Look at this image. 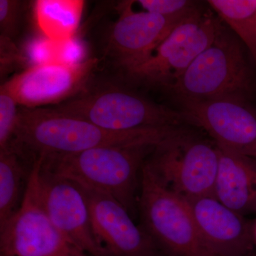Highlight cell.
Masks as SVG:
<instances>
[{"instance_id": "6da1fadb", "label": "cell", "mask_w": 256, "mask_h": 256, "mask_svg": "<svg viewBox=\"0 0 256 256\" xmlns=\"http://www.w3.org/2000/svg\"><path fill=\"white\" fill-rule=\"evenodd\" d=\"M178 128L132 131L104 129L53 108L18 109L12 140L8 148L33 164L40 158L78 153L104 146L156 144L180 131Z\"/></svg>"}, {"instance_id": "7a4b0ae2", "label": "cell", "mask_w": 256, "mask_h": 256, "mask_svg": "<svg viewBox=\"0 0 256 256\" xmlns=\"http://www.w3.org/2000/svg\"><path fill=\"white\" fill-rule=\"evenodd\" d=\"M156 146H104L74 154L47 156L41 158L42 169L112 197L132 216L138 210L143 166Z\"/></svg>"}, {"instance_id": "3957f363", "label": "cell", "mask_w": 256, "mask_h": 256, "mask_svg": "<svg viewBox=\"0 0 256 256\" xmlns=\"http://www.w3.org/2000/svg\"><path fill=\"white\" fill-rule=\"evenodd\" d=\"M238 37L222 25L213 42L190 64L169 90L182 102L217 98L247 100L254 77Z\"/></svg>"}, {"instance_id": "277c9868", "label": "cell", "mask_w": 256, "mask_h": 256, "mask_svg": "<svg viewBox=\"0 0 256 256\" xmlns=\"http://www.w3.org/2000/svg\"><path fill=\"white\" fill-rule=\"evenodd\" d=\"M52 108L108 130L178 128L186 122L182 112L148 100L126 88L95 85L92 80L80 94Z\"/></svg>"}, {"instance_id": "5b68a950", "label": "cell", "mask_w": 256, "mask_h": 256, "mask_svg": "<svg viewBox=\"0 0 256 256\" xmlns=\"http://www.w3.org/2000/svg\"><path fill=\"white\" fill-rule=\"evenodd\" d=\"M138 210L142 228L170 256H212L186 198L166 188L146 162L141 172Z\"/></svg>"}, {"instance_id": "8992f818", "label": "cell", "mask_w": 256, "mask_h": 256, "mask_svg": "<svg viewBox=\"0 0 256 256\" xmlns=\"http://www.w3.org/2000/svg\"><path fill=\"white\" fill-rule=\"evenodd\" d=\"M218 148L178 131L156 146L146 163L166 188L184 198L213 196Z\"/></svg>"}, {"instance_id": "52a82bcc", "label": "cell", "mask_w": 256, "mask_h": 256, "mask_svg": "<svg viewBox=\"0 0 256 256\" xmlns=\"http://www.w3.org/2000/svg\"><path fill=\"white\" fill-rule=\"evenodd\" d=\"M222 24L202 11L178 24L144 60L124 72L133 82L170 90L206 50Z\"/></svg>"}, {"instance_id": "ba28073f", "label": "cell", "mask_w": 256, "mask_h": 256, "mask_svg": "<svg viewBox=\"0 0 256 256\" xmlns=\"http://www.w3.org/2000/svg\"><path fill=\"white\" fill-rule=\"evenodd\" d=\"M0 256H90L52 223L37 198L30 173L21 206L0 226Z\"/></svg>"}, {"instance_id": "9c48e42d", "label": "cell", "mask_w": 256, "mask_h": 256, "mask_svg": "<svg viewBox=\"0 0 256 256\" xmlns=\"http://www.w3.org/2000/svg\"><path fill=\"white\" fill-rule=\"evenodd\" d=\"M42 158L34 162L31 173L37 198L52 223L89 256H108L94 236L82 188L68 178L42 170Z\"/></svg>"}, {"instance_id": "30bf717a", "label": "cell", "mask_w": 256, "mask_h": 256, "mask_svg": "<svg viewBox=\"0 0 256 256\" xmlns=\"http://www.w3.org/2000/svg\"><path fill=\"white\" fill-rule=\"evenodd\" d=\"M98 64L97 58H88L78 64H34L2 85L22 107L56 106L84 92L94 80Z\"/></svg>"}, {"instance_id": "8fae6325", "label": "cell", "mask_w": 256, "mask_h": 256, "mask_svg": "<svg viewBox=\"0 0 256 256\" xmlns=\"http://www.w3.org/2000/svg\"><path fill=\"white\" fill-rule=\"evenodd\" d=\"M186 122L204 130L220 149L256 158V111L247 100L217 98L182 102Z\"/></svg>"}, {"instance_id": "7c38bea8", "label": "cell", "mask_w": 256, "mask_h": 256, "mask_svg": "<svg viewBox=\"0 0 256 256\" xmlns=\"http://www.w3.org/2000/svg\"><path fill=\"white\" fill-rule=\"evenodd\" d=\"M133 3L120 4L119 16L111 26L105 48L106 56L124 72L144 60L182 22L146 11H133Z\"/></svg>"}, {"instance_id": "4fadbf2b", "label": "cell", "mask_w": 256, "mask_h": 256, "mask_svg": "<svg viewBox=\"0 0 256 256\" xmlns=\"http://www.w3.org/2000/svg\"><path fill=\"white\" fill-rule=\"evenodd\" d=\"M82 188L88 204L94 236L108 256H156V242L142 227L134 223L120 203L100 192Z\"/></svg>"}, {"instance_id": "5bb4252c", "label": "cell", "mask_w": 256, "mask_h": 256, "mask_svg": "<svg viewBox=\"0 0 256 256\" xmlns=\"http://www.w3.org/2000/svg\"><path fill=\"white\" fill-rule=\"evenodd\" d=\"M186 201L202 242L212 256H246L252 250V223L244 216L213 196Z\"/></svg>"}, {"instance_id": "9a60e30c", "label": "cell", "mask_w": 256, "mask_h": 256, "mask_svg": "<svg viewBox=\"0 0 256 256\" xmlns=\"http://www.w3.org/2000/svg\"><path fill=\"white\" fill-rule=\"evenodd\" d=\"M218 148L214 196L242 216L256 213V160Z\"/></svg>"}, {"instance_id": "2e32d148", "label": "cell", "mask_w": 256, "mask_h": 256, "mask_svg": "<svg viewBox=\"0 0 256 256\" xmlns=\"http://www.w3.org/2000/svg\"><path fill=\"white\" fill-rule=\"evenodd\" d=\"M84 0H37L34 16L44 38L64 42L75 38L82 21Z\"/></svg>"}, {"instance_id": "e0dca14e", "label": "cell", "mask_w": 256, "mask_h": 256, "mask_svg": "<svg viewBox=\"0 0 256 256\" xmlns=\"http://www.w3.org/2000/svg\"><path fill=\"white\" fill-rule=\"evenodd\" d=\"M28 164L12 148L0 150V226L21 206L31 173Z\"/></svg>"}, {"instance_id": "ac0fdd59", "label": "cell", "mask_w": 256, "mask_h": 256, "mask_svg": "<svg viewBox=\"0 0 256 256\" xmlns=\"http://www.w3.org/2000/svg\"><path fill=\"white\" fill-rule=\"evenodd\" d=\"M208 4L245 45L256 66L255 0H210Z\"/></svg>"}, {"instance_id": "d6986e66", "label": "cell", "mask_w": 256, "mask_h": 256, "mask_svg": "<svg viewBox=\"0 0 256 256\" xmlns=\"http://www.w3.org/2000/svg\"><path fill=\"white\" fill-rule=\"evenodd\" d=\"M28 54L32 65L50 62L78 64L86 60L84 45L76 36L64 42H52L43 37L32 42Z\"/></svg>"}, {"instance_id": "ffe728a7", "label": "cell", "mask_w": 256, "mask_h": 256, "mask_svg": "<svg viewBox=\"0 0 256 256\" xmlns=\"http://www.w3.org/2000/svg\"><path fill=\"white\" fill-rule=\"evenodd\" d=\"M136 2L144 11L180 22L203 11L198 3L190 0H139Z\"/></svg>"}, {"instance_id": "44dd1931", "label": "cell", "mask_w": 256, "mask_h": 256, "mask_svg": "<svg viewBox=\"0 0 256 256\" xmlns=\"http://www.w3.org/2000/svg\"><path fill=\"white\" fill-rule=\"evenodd\" d=\"M18 104L8 89L0 87V150L6 149L12 140L18 122Z\"/></svg>"}, {"instance_id": "7402d4cb", "label": "cell", "mask_w": 256, "mask_h": 256, "mask_svg": "<svg viewBox=\"0 0 256 256\" xmlns=\"http://www.w3.org/2000/svg\"><path fill=\"white\" fill-rule=\"evenodd\" d=\"M23 3L18 0H0V32L1 36L14 41L18 36Z\"/></svg>"}, {"instance_id": "603a6c76", "label": "cell", "mask_w": 256, "mask_h": 256, "mask_svg": "<svg viewBox=\"0 0 256 256\" xmlns=\"http://www.w3.org/2000/svg\"><path fill=\"white\" fill-rule=\"evenodd\" d=\"M0 48H1V74L8 73L11 67L18 63L25 62V57L14 44V41L0 36Z\"/></svg>"}, {"instance_id": "cb8c5ba5", "label": "cell", "mask_w": 256, "mask_h": 256, "mask_svg": "<svg viewBox=\"0 0 256 256\" xmlns=\"http://www.w3.org/2000/svg\"><path fill=\"white\" fill-rule=\"evenodd\" d=\"M252 234L254 245H256V218L252 223Z\"/></svg>"}, {"instance_id": "d4e9b609", "label": "cell", "mask_w": 256, "mask_h": 256, "mask_svg": "<svg viewBox=\"0 0 256 256\" xmlns=\"http://www.w3.org/2000/svg\"><path fill=\"white\" fill-rule=\"evenodd\" d=\"M255 1H256V0H255Z\"/></svg>"}, {"instance_id": "484cf974", "label": "cell", "mask_w": 256, "mask_h": 256, "mask_svg": "<svg viewBox=\"0 0 256 256\" xmlns=\"http://www.w3.org/2000/svg\"></svg>"}]
</instances>
